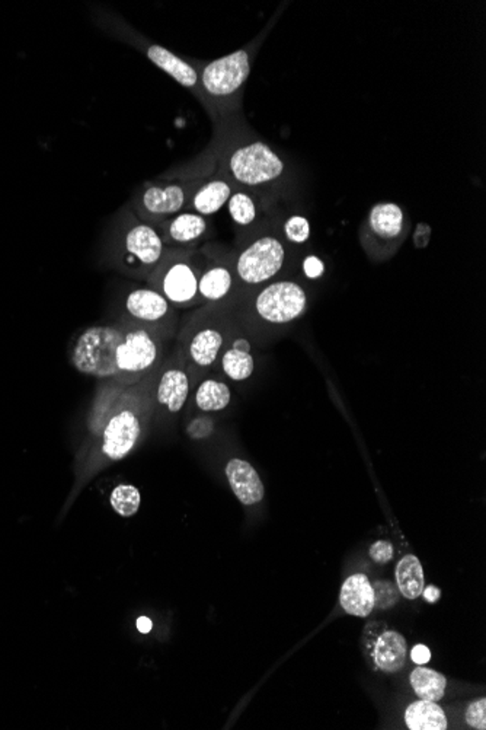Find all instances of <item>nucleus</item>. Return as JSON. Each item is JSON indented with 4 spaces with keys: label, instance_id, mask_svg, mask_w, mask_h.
I'll return each mask as SVG.
<instances>
[{
    "label": "nucleus",
    "instance_id": "nucleus-1",
    "mask_svg": "<svg viewBox=\"0 0 486 730\" xmlns=\"http://www.w3.org/2000/svg\"><path fill=\"white\" fill-rule=\"evenodd\" d=\"M170 340L149 327L117 318L78 332L69 360L86 377L111 384H139L162 365Z\"/></svg>",
    "mask_w": 486,
    "mask_h": 730
},
{
    "label": "nucleus",
    "instance_id": "nucleus-2",
    "mask_svg": "<svg viewBox=\"0 0 486 730\" xmlns=\"http://www.w3.org/2000/svg\"><path fill=\"white\" fill-rule=\"evenodd\" d=\"M236 122L221 126L214 171L228 178L236 189L255 192L274 204L291 189L293 170L267 142L236 126Z\"/></svg>",
    "mask_w": 486,
    "mask_h": 730
},
{
    "label": "nucleus",
    "instance_id": "nucleus-3",
    "mask_svg": "<svg viewBox=\"0 0 486 730\" xmlns=\"http://www.w3.org/2000/svg\"><path fill=\"white\" fill-rule=\"evenodd\" d=\"M277 16L269 25L261 31L258 37H255L245 47L223 55L220 59L210 62H196L192 64L199 72V95L201 105L209 111L213 122L219 126H225L228 123L238 120L236 115L242 110L245 86L251 74L252 64L258 54L267 34L276 23Z\"/></svg>",
    "mask_w": 486,
    "mask_h": 730
},
{
    "label": "nucleus",
    "instance_id": "nucleus-4",
    "mask_svg": "<svg viewBox=\"0 0 486 730\" xmlns=\"http://www.w3.org/2000/svg\"><path fill=\"white\" fill-rule=\"evenodd\" d=\"M166 247L155 226L137 218L129 204L117 214L108 233L103 261L118 273L146 281L162 259Z\"/></svg>",
    "mask_w": 486,
    "mask_h": 730
},
{
    "label": "nucleus",
    "instance_id": "nucleus-5",
    "mask_svg": "<svg viewBox=\"0 0 486 730\" xmlns=\"http://www.w3.org/2000/svg\"><path fill=\"white\" fill-rule=\"evenodd\" d=\"M309 301L302 281L283 277L242 293L233 314L243 329H283L306 314Z\"/></svg>",
    "mask_w": 486,
    "mask_h": 730
},
{
    "label": "nucleus",
    "instance_id": "nucleus-6",
    "mask_svg": "<svg viewBox=\"0 0 486 730\" xmlns=\"http://www.w3.org/2000/svg\"><path fill=\"white\" fill-rule=\"evenodd\" d=\"M233 302L201 305L182 329L178 330V351L192 372H207L216 366L221 351L235 331Z\"/></svg>",
    "mask_w": 486,
    "mask_h": 730
},
{
    "label": "nucleus",
    "instance_id": "nucleus-7",
    "mask_svg": "<svg viewBox=\"0 0 486 730\" xmlns=\"http://www.w3.org/2000/svg\"><path fill=\"white\" fill-rule=\"evenodd\" d=\"M290 243L284 240L280 228L273 223L252 231L239 247L233 250V266L239 283V296L262 284L283 279L290 266Z\"/></svg>",
    "mask_w": 486,
    "mask_h": 730
},
{
    "label": "nucleus",
    "instance_id": "nucleus-8",
    "mask_svg": "<svg viewBox=\"0 0 486 730\" xmlns=\"http://www.w3.org/2000/svg\"><path fill=\"white\" fill-rule=\"evenodd\" d=\"M203 264L201 248H166L162 259L144 283L165 296L168 302L178 311L201 307L199 283Z\"/></svg>",
    "mask_w": 486,
    "mask_h": 730
},
{
    "label": "nucleus",
    "instance_id": "nucleus-9",
    "mask_svg": "<svg viewBox=\"0 0 486 730\" xmlns=\"http://www.w3.org/2000/svg\"><path fill=\"white\" fill-rule=\"evenodd\" d=\"M409 219L399 204L380 202L370 209L360 229V243L373 262L391 260L409 235Z\"/></svg>",
    "mask_w": 486,
    "mask_h": 730
},
{
    "label": "nucleus",
    "instance_id": "nucleus-10",
    "mask_svg": "<svg viewBox=\"0 0 486 730\" xmlns=\"http://www.w3.org/2000/svg\"><path fill=\"white\" fill-rule=\"evenodd\" d=\"M199 177L201 175L148 181L134 192L130 200V209L141 221L158 225L180 212L189 211L190 199Z\"/></svg>",
    "mask_w": 486,
    "mask_h": 730
},
{
    "label": "nucleus",
    "instance_id": "nucleus-11",
    "mask_svg": "<svg viewBox=\"0 0 486 730\" xmlns=\"http://www.w3.org/2000/svg\"><path fill=\"white\" fill-rule=\"evenodd\" d=\"M103 26H107L112 35L126 41L127 44L136 48L141 54L146 55V59L151 64H155L158 69L165 72L168 76L177 81L182 88L189 89L197 100H201L199 95V72L192 64V60L182 59L180 55L170 52L162 45L156 44L153 41L143 37L141 34L134 31L131 26L122 23L120 19L102 16Z\"/></svg>",
    "mask_w": 486,
    "mask_h": 730
},
{
    "label": "nucleus",
    "instance_id": "nucleus-12",
    "mask_svg": "<svg viewBox=\"0 0 486 730\" xmlns=\"http://www.w3.org/2000/svg\"><path fill=\"white\" fill-rule=\"evenodd\" d=\"M120 317L144 325L172 340L180 330V315L165 296L149 284L129 289L122 296Z\"/></svg>",
    "mask_w": 486,
    "mask_h": 730
},
{
    "label": "nucleus",
    "instance_id": "nucleus-13",
    "mask_svg": "<svg viewBox=\"0 0 486 730\" xmlns=\"http://www.w3.org/2000/svg\"><path fill=\"white\" fill-rule=\"evenodd\" d=\"M204 264L199 276V293L201 305L235 303L239 298V283L233 266V252L220 245L201 248Z\"/></svg>",
    "mask_w": 486,
    "mask_h": 730
},
{
    "label": "nucleus",
    "instance_id": "nucleus-14",
    "mask_svg": "<svg viewBox=\"0 0 486 730\" xmlns=\"http://www.w3.org/2000/svg\"><path fill=\"white\" fill-rule=\"evenodd\" d=\"M361 646L373 671L396 674L405 666L408 643L399 631L391 630L384 621L365 626Z\"/></svg>",
    "mask_w": 486,
    "mask_h": 730
},
{
    "label": "nucleus",
    "instance_id": "nucleus-15",
    "mask_svg": "<svg viewBox=\"0 0 486 730\" xmlns=\"http://www.w3.org/2000/svg\"><path fill=\"white\" fill-rule=\"evenodd\" d=\"M196 377L189 363L177 350L175 356L163 360L162 365L153 372V390L156 402L165 407L170 413H180L191 391L192 378Z\"/></svg>",
    "mask_w": 486,
    "mask_h": 730
},
{
    "label": "nucleus",
    "instance_id": "nucleus-16",
    "mask_svg": "<svg viewBox=\"0 0 486 730\" xmlns=\"http://www.w3.org/2000/svg\"><path fill=\"white\" fill-rule=\"evenodd\" d=\"M141 435V419L133 407L115 409L101 433V452L105 459L120 461L133 450Z\"/></svg>",
    "mask_w": 486,
    "mask_h": 730
},
{
    "label": "nucleus",
    "instance_id": "nucleus-17",
    "mask_svg": "<svg viewBox=\"0 0 486 730\" xmlns=\"http://www.w3.org/2000/svg\"><path fill=\"white\" fill-rule=\"evenodd\" d=\"M166 248L199 250L209 240L211 223L209 218L185 211L155 225Z\"/></svg>",
    "mask_w": 486,
    "mask_h": 730
},
{
    "label": "nucleus",
    "instance_id": "nucleus-18",
    "mask_svg": "<svg viewBox=\"0 0 486 730\" xmlns=\"http://www.w3.org/2000/svg\"><path fill=\"white\" fill-rule=\"evenodd\" d=\"M235 190V185L228 178L211 171L199 177V184L190 199L189 211L210 218L228 204Z\"/></svg>",
    "mask_w": 486,
    "mask_h": 730
},
{
    "label": "nucleus",
    "instance_id": "nucleus-19",
    "mask_svg": "<svg viewBox=\"0 0 486 730\" xmlns=\"http://www.w3.org/2000/svg\"><path fill=\"white\" fill-rule=\"evenodd\" d=\"M226 478L233 495L243 506H255L262 502L266 488L257 469L240 458H233L226 464Z\"/></svg>",
    "mask_w": 486,
    "mask_h": 730
},
{
    "label": "nucleus",
    "instance_id": "nucleus-20",
    "mask_svg": "<svg viewBox=\"0 0 486 730\" xmlns=\"http://www.w3.org/2000/svg\"><path fill=\"white\" fill-rule=\"evenodd\" d=\"M240 329L242 325L238 321L235 331L232 332L218 361L220 363L221 372L235 382L249 380L255 370V360L249 349V341L240 336Z\"/></svg>",
    "mask_w": 486,
    "mask_h": 730
},
{
    "label": "nucleus",
    "instance_id": "nucleus-21",
    "mask_svg": "<svg viewBox=\"0 0 486 730\" xmlns=\"http://www.w3.org/2000/svg\"><path fill=\"white\" fill-rule=\"evenodd\" d=\"M339 602L346 614L354 617H367L374 609V590L365 575H353L344 582Z\"/></svg>",
    "mask_w": 486,
    "mask_h": 730
},
{
    "label": "nucleus",
    "instance_id": "nucleus-22",
    "mask_svg": "<svg viewBox=\"0 0 486 730\" xmlns=\"http://www.w3.org/2000/svg\"><path fill=\"white\" fill-rule=\"evenodd\" d=\"M226 206L238 228L251 229L258 225L262 214L266 213L267 209L269 211L273 204L255 192L236 189Z\"/></svg>",
    "mask_w": 486,
    "mask_h": 730
},
{
    "label": "nucleus",
    "instance_id": "nucleus-23",
    "mask_svg": "<svg viewBox=\"0 0 486 730\" xmlns=\"http://www.w3.org/2000/svg\"><path fill=\"white\" fill-rule=\"evenodd\" d=\"M405 723L411 730H446L447 715L437 701L420 698L406 708Z\"/></svg>",
    "mask_w": 486,
    "mask_h": 730
},
{
    "label": "nucleus",
    "instance_id": "nucleus-24",
    "mask_svg": "<svg viewBox=\"0 0 486 730\" xmlns=\"http://www.w3.org/2000/svg\"><path fill=\"white\" fill-rule=\"evenodd\" d=\"M394 576H396V583H398V589L402 597H405L409 601H413L423 595L425 577H423V565L416 556L413 554L403 556L394 568Z\"/></svg>",
    "mask_w": 486,
    "mask_h": 730
},
{
    "label": "nucleus",
    "instance_id": "nucleus-25",
    "mask_svg": "<svg viewBox=\"0 0 486 730\" xmlns=\"http://www.w3.org/2000/svg\"><path fill=\"white\" fill-rule=\"evenodd\" d=\"M409 681L421 700L439 701L446 694V676L423 665L413 669Z\"/></svg>",
    "mask_w": 486,
    "mask_h": 730
},
{
    "label": "nucleus",
    "instance_id": "nucleus-26",
    "mask_svg": "<svg viewBox=\"0 0 486 730\" xmlns=\"http://www.w3.org/2000/svg\"><path fill=\"white\" fill-rule=\"evenodd\" d=\"M232 400L230 388L223 380L207 378L201 380L196 390V406L201 411H220L228 406Z\"/></svg>",
    "mask_w": 486,
    "mask_h": 730
},
{
    "label": "nucleus",
    "instance_id": "nucleus-27",
    "mask_svg": "<svg viewBox=\"0 0 486 730\" xmlns=\"http://www.w3.org/2000/svg\"><path fill=\"white\" fill-rule=\"evenodd\" d=\"M110 503L120 517L131 518L141 509V491L131 484H120L111 493Z\"/></svg>",
    "mask_w": 486,
    "mask_h": 730
},
{
    "label": "nucleus",
    "instance_id": "nucleus-28",
    "mask_svg": "<svg viewBox=\"0 0 486 730\" xmlns=\"http://www.w3.org/2000/svg\"><path fill=\"white\" fill-rule=\"evenodd\" d=\"M280 232L290 245H303L310 238L309 221L302 214H291L281 223Z\"/></svg>",
    "mask_w": 486,
    "mask_h": 730
},
{
    "label": "nucleus",
    "instance_id": "nucleus-29",
    "mask_svg": "<svg viewBox=\"0 0 486 730\" xmlns=\"http://www.w3.org/2000/svg\"><path fill=\"white\" fill-rule=\"evenodd\" d=\"M373 590H374V608L391 609L398 604L401 597L398 587L387 580L373 583Z\"/></svg>",
    "mask_w": 486,
    "mask_h": 730
},
{
    "label": "nucleus",
    "instance_id": "nucleus-30",
    "mask_svg": "<svg viewBox=\"0 0 486 730\" xmlns=\"http://www.w3.org/2000/svg\"><path fill=\"white\" fill-rule=\"evenodd\" d=\"M464 720L468 723L471 729L485 730L486 729V700L485 698H479L469 705Z\"/></svg>",
    "mask_w": 486,
    "mask_h": 730
},
{
    "label": "nucleus",
    "instance_id": "nucleus-31",
    "mask_svg": "<svg viewBox=\"0 0 486 730\" xmlns=\"http://www.w3.org/2000/svg\"><path fill=\"white\" fill-rule=\"evenodd\" d=\"M394 548L391 541L379 539L370 547V557L376 561L377 565H386L394 558Z\"/></svg>",
    "mask_w": 486,
    "mask_h": 730
},
{
    "label": "nucleus",
    "instance_id": "nucleus-32",
    "mask_svg": "<svg viewBox=\"0 0 486 730\" xmlns=\"http://www.w3.org/2000/svg\"><path fill=\"white\" fill-rule=\"evenodd\" d=\"M303 271L309 279H317L321 277L325 271V264L321 259H317L315 255H309L303 261Z\"/></svg>",
    "mask_w": 486,
    "mask_h": 730
},
{
    "label": "nucleus",
    "instance_id": "nucleus-33",
    "mask_svg": "<svg viewBox=\"0 0 486 730\" xmlns=\"http://www.w3.org/2000/svg\"><path fill=\"white\" fill-rule=\"evenodd\" d=\"M411 659H413V664L418 665V666L428 664L430 659H432V650L428 649L425 645H415L413 646V649L411 650Z\"/></svg>",
    "mask_w": 486,
    "mask_h": 730
},
{
    "label": "nucleus",
    "instance_id": "nucleus-34",
    "mask_svg": "<svg viewBox=\"0 0 486 730\" xmlns=\"http://www.w3.org/2000/svg\"><path fill=\"white\" fill-rule=\"evenodd\" d=\"M423 595L425 597V601L430 602V604H435L442 597V590L437 587H427L423 590Z\"/></svg>",
    "mask_w": 486,
    "mask_h": 730
},
{
    "label": "nucleus",
    "instance_id": "nucleus-35",
    "mask_svg": "<svg viewBox=\"0 0 486 730\" xmlns=\"http://www.w3.org/2000/svg\"><path fill=\"white\" fill-rule=\"evenodd\" d=\"M151 627H153V623H151V618H148V617H141V618L137 620V630L143 633V635L151 633Z\"/></svg>",
    "mask_w": 486,
    "mask_h": 730
}]
</instances>
